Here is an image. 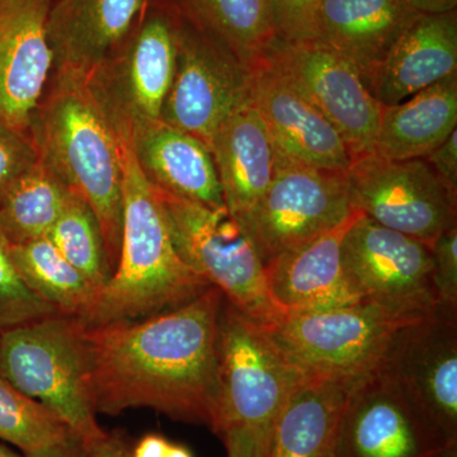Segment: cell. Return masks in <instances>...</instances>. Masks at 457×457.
Segmentation results:
<instances>
[{
  "label": "cell",
  "instance_id": "cell-40",
  "mask_svg": "<svg viewBox=\"0 0 457 457\" xmlns=\"http://www.w3.org/2000/svg\"><path fill=\"white\" fill-rule=\"evenodd\" d=\"M420 13H445L456 9L457 0H407Z\"/></svg>",
  "mask_w": 457,
  "mask_h": 457
},
{
  "label": "cell",
  "instance_id": "cell-10",
  "mask_svg": "<svg viewBox=\"0 0 457 457\" xmlns=\"http://www.w3.org/2000/svg\"><path fill=\"white\" fill-rule=\"evenodd\" d=\"M352 212L347 173L308 167L275 152L269 188L240 227L266 267L336 228Z\"/></svg>",
  "mask_w": 457,
  "mask_h": 457
},
{
  "label": "cell",
  "instance_id": "cell-32",
  "mask_svg": "<svg viewBox=\"0 0 457 457\" xmlns=\"http://www.w3.org/2000/svg\"><path fill=\"white\" fill-rule=\"evenodd\" d=\"M323 0H269L273 29L278 40H317L319 12Z\"/></svg>",
  "mask_w": 457,
  "mask_h": 457
},
{
  "label": "cell",
  "instance_id": "cell-21",
  "mask_svg": "<svg viewBox=\"0 0 457 457\" xmlns=\"http://www.w3.org/2000/svg\"><path fill=\"white\" fill-rule=\"evenodd\" d=\"M457 73V12L420 13L378 68L370 92L384 106Z\"/></svg>",
  "mask_w": 457,
  "mask_h": 457
},
{
  "label": "cell",
  "instance_id": "cell-26",
  "mask_svg": "<svg viewBox=\"0 0 457 457\" xmlns=\"http://www.w3.org/2000/svg\"><path fill=\"white\" fill-rule=\"evenodd\" d=\"M11 253L25 284L59 314L80 317L97 297V288L62 257L49 237L11 245Z\"/></svg>",
  "mask_w": 457,
  "mask_h": 457
},
{
  "label": "cell",
  "instance_id": "cell-27",
  "mask_svg": "<svg viewBox=\"0 0 457 457\" xmlns=\"http://www.w3.org/2000/svg\"><path fill=\"white\" fill-rule=\"evenodd\" d=\"M69 194L62 180L38 159L0 203V231L13 245L47 237Z\"/></svg>",
  "mask_w": 457,
  "mask_h": 457
},
{
  "label": "cell",
  "instance_id": "cell-31",
  "mask_svg": "<svg viewBox=\"0 0 457 457\" xmlns=\"http://www.w3.org/2000/svg\"><path fill=\"white\" fill-rule=\"evenodd\" d=\"M57 314L21 278L12 258L11 243L0 231V332Z\"/></svg>",
  "mask_w": 457,
  "mask_h": 457
},
{
  "label": "cell",
  "instance_id": "cell-22",
  "mask_svg": "<svg viewBox=\"0 0 457 457\" xmlns=\"http://www.w3.org/2000/svg\"><path fill=\"white\" fill-rule=\"evenodd\" d=\"M129 146L154 187L213 209L225 207L212 150L197 137L156 120L141 128Z\"/></svg>",
  "mask_w": 457,
  "mask_h": 457
},
{
  "label": "cell",
  "instance_id": "cell-4",
  "mask_svg": "<svg viewBox=\"0 0 457 457\" xmlns=\"http://www.w3.org/2000/svg\"><path fill=\"white\" fill-rule=\"evenodd\" d=\"M0 378L49 409L84 444L104 431L90 399L84 328L57 314L0 332Z\"/></svg>",
  "mask_w": 457,
  "mask_h": 457
},
{
  "label": "cell",
  "instance_id": "cell-35",
  "mask_svg": "<svg viewBox=\"0 0 457 457\" xmlns=\"http://www.w3.org/2000/svg\"><path fill=\"white\" fill-rule=\"evenodd\" d=\"M272 429L237 426L228 428L219 437L224 442L228 457H267Z\"/></svg>",
  "mask_w": 457,
  "mask_h": 457
},
{
  "label": "cell",
  "instance_id": "cell-12",
  "mask_svg": "<svg viewBox=\"0 0 457 457\" xmlns=\"http://www.w3.org/2000/svg\"><path fill=\"white\" fill-rule=\"evenodd\" d=\"M347 180L352 209L427 245L457 227V200L423 159L372 153L350 165Z\"/></svg>",
  "mask_w": 457,
  "mask_h": 457
},
{
  "label": "cell",
  "instance_id": "cell-3",
  "mask_svg": "<svg viewBox=\"0 0 457 457\" xmlns=\"http://www.w3.org/2000/svg\"><path fill=\"white\" fill-rule=\"evenodd\" d=\"M29 135L42 163L95 212L113 273L121 245L123 147L86 79L51 77Z\"/></svg>",
  "mask_w": 457,
  "mask_h": 457
},
{
  "label": "cell",
  "instance_id": "cell-36",
  "mask_svg": "<svg viewBox=\"0 0 457 457\" xmlns=\"http://www.w3.org/2000/svg\"><path fill=\"white\" fill-rule=\"evenodd\" d=\"M447 192L457 200V129L423 158Z\"/></svg>",
  "mask_w": 457,
  "mask_h": 457
},
{
  "label": "cell",
  "instance_id": "cell-37",
  "mask_svg": "<svg viewBox=\"0 0 457 457\" xmlns=\"http://www.w3.org/2000/svg\"><path fill=\"white\" fill-rule=\"evenodd\" d=\"M84 445L89 457H132L128 442L117 432H104L101 437Z\"/></svg>",
  "mask_w": 457,
  "mask_h": 457
},
{
  "label": "cell",
  "instance_id": "cell-24",
  "mask_svg": "<svg viewBox=\"0 0 457 457\" xmlns=\"http://www.w3.org/2000/svg\"><path fill=\"white\" fill-rule=\"evenodd\" d=\"M354 384L306 378L279 411L267 457H335L339 426Z\"/></svg>",
  "mask_w": 457,
  "mask_h": 457
},
{
  "label": "cell",
  "instance_id": "cell-15",
  "mask_svg": "<svg viewBox=\"0 0 457 457\" xmlns=\"http://www.w3.org/2000/svg\"><path fill=\"white\" fill-rule=\"evenodd\" d=\"M447 445L402 387L372 371L352 386L335 457H429Z\"/></svg>",
  "mask_w": 457,
  "mask_h": 457
},
{
  "label": "cell",
  "instance_id": "cell-39",
  "mask_svg": "<svg viewBox=\"0 0 457 457\" xmlns=\"http://www.w3.org/2000/svg\"><path fill=\"white\" fill-rule=\"evenodd\" d=\"M171 442L158 435L149 433L137 441L134 449H131L132 457H165L170 450Z\"/></svg>",
  "mask_w": 457,
  "mask_h": 457
},
{
  "label": "cell",
  "instance_id": "cell-13",
  "mask_svg": "<svg viewBox=\"0 0 457 457\" xmlns=\"http://www.w3.org/2000/svg\"><path fill=\"white\" fill-rule=\"evenodd\" d=\"M267 57L341 135L351 164L374 153L384 104L361 75L320 40L273 42Z\"/></svg>",
  "mask_w": 457,
  "mask_h": 457
},
{
  "label": "cell",
  "instance_id": "cell-33",
  "mask_svg": "<svg viewBox=\"0 0 457 457\" xmlns=\"http://www.w3.org/2000/svg\"><path fill=\"white\" fill-rule=\"evenodd\" d=\"M37 162L31 137L0 122V203L16 180Z\"/></svg>",
  "mask_w": 457,
  "mask_h": 457
},
{
  "label": "cell",
  "instance_id": "cell-1",
  "mask_svg": "<svg viewBox=\"0 0 457 457\" xmlns=\"http://www.w3.org/2000/svg\"><path fill=\"white\" fill-rule=\"evenodd\" d=\"M224 296L210 286L196 299L154 317L84 328L96 413L149 408L212 428L216 339Z\"/></svg>",
  "mask_w": 457,
  "mask_h": 457
},
{
  "label": "cell",
  "instance_id": "cell-28",
  "mask_svg": "<svg viewBox=\"0 0 457 457\" xmlns=\"http://www.w3.org/2000/svg\"><path fill=\"white\" fill-rule=\"evenodd\" d=\"M251 69L276 41L269 0H176Z\"/></svg>",
  "mask_w": 457,
  "mask_h": 457
},
{
  "label": "cell",
  "instance_id": "cell-30",
  "mask_svg": "<svg viewBox=\"0 0 457 457\" xmlns=\"http://www.w3.org/2000/svg\"><path fill=\"white\" fill-rule=\"evenodd\" d=\"M71 435V429L53 411L0 378V440L26 453Z\"/></svg>",
  "mask_w": 457,
  "mask_h": 457
},
{
  "label": "cell",
  "instance_id": "cell-7",
  "mask_svg": "<svg viewBox=\"0 0 457 457\" xmlns=\"http://www.w3.org/2000/svg\"><path fill=\"white\" fill-rule=\"evenodd\" d=\"M154 189L180 258L225 302L262 327H272L284 314L270 300L257 249L227 207L213 209Z\"/></svg>",
  "mask_w": 457,
  "mask_h": 457
},
{
  "label": "cell",
  "instance_id": "cell-20",
  "mask_svg": "<svg viewBox=\"0 0 457 457\" xmlns=\"http://www.w3.org/2000/svg\"><path fill=\"white\" fill-rule=\"evenodd\" d=\"M418 14L407 0H323L318 40L345 57L370 90L385 57Z\"/></svg>",
  "mask_w": 457,
  "mask_h": 457
},
{
  "label": "cell",
  "instance_id": "cell-23",
  "mask_svg": "<svg viewBox=\"0 0 457 457\" xmlns=\"http://www.w3.org/2000/svg\"><path fill=\"white\" fill-rule=\"evenodd\" d=\"M228 212L242 224L266 194L275 147L252 99L221 123L212 143Z\"/></svg>",
  "mask_w": 457,
  "mask_h": 457
},
{
  "label": "cell",
  "instance_id": "cell-17",
  "mask_svg": "<svg viewBox=\"0 0 457 457\" xmlns=\"http://www.w3.org/2000/svg\"><path fill=\"white\" fill-rule=\"evenodd\" d=\"M53 2L0 0V122L27 134L53 73Z\"/></svg>",
  "mask_w": 457,
  "mask_h": 457
},
{
  "label": "cell",
  "instance_id": "cell-29",
  "mask_svg": "<svg viewBox=\"0 0 457 457\" xmlns=\"http://www.w3.org/2000/svg\"><path fill=\"white\" fill-rule=\"evenodd\" d=\"M47 237L62 257L97 288L98 293L110 281L112 270L101 227L82 196L71 191L64 209Z\"/></svg>",
  "mask_w": 457,
  "mask_h": 457
},
{
  "label": "cell",
  "instance_id": "cell-14",
  "mask_svg": "<svg viewBox=\"0 0 457 457\" xmlns=\"http://www.w3.org/2000/svg\"><path fill=\"white\" fill-rule=\"evenodd\" d=\"M374 371L402 387L446 444H457V308L400 328Z\"/></svg>",
  "mask_w": 457,
  "mask_h": 457
},
{
  "label": "cell",
  "instance_id": "cell-16",
  "mask_svg": "<svg viewBox=\"0 0 457 457\" xmlns=\"http://www.w3.org/2000/svg\"><path fill=\"white\" fill-rule=\"evenodd\" d=\"M251 99L275 152L318 170L345 171L351 161L341 135L267 57L249 69Z\"/></svg>",
  "mask_w": 457,
  "mask_h": 457
},
{
  "label": "cell",
  "instance_id": "cell-38",
  "mask_svg": "<svg viewBox=\"0 0 457 457\" xmlns=\"http://www.w3.org/2000/svg\"><path fill=\"white\" fill-rule=\"evenodd\" d=\"M25 457H89L84 442L71 433L65 440L25 453Z\"/></svg>",
  "mask_w": 457,
  "mask_h": 457
},
{
  "label": "cell",
  "instance_id": "cell-41",
  "mask_svg": "<svg viewBox=\"0 0 457 457\" xmlns=\"http://www.w3.org/2000/svg\"><path fill=\"white\" fill-rule=\"evenodd\" d=\"M165 457H195L194 453L188 447L183 446V445L173 444L171 442L170 450H168L167 456Z\"/></svg>",
  "mask_w": 457,
  "mask_h": 457
},
{
  "label": "cell",
  "instance_id": "cell-19",
  "mask_svg": "<svg viewBox=\"0 0 457 457\" xmlns=\"http://www.w3.org/2000/svg\"><path fill=\"white\" fill-rule=\"evenodd\" d=\"M361 215L353 210L336 228L266 264L270 300L282 314L328 311L360 302L343 275L342 243Z\"/></svg>",
  "mask_w": 457,
  "mask_h": 457
},
{
  "label": "cell",
  "instance_id": "cell-6",
  "mask_svg": "<svg viewBox=\"0 0 457 457\" xmlns=\"http://www.w3.org/2000/svg\"><path fill=\"white\" fill-rule=\"evenodd\" d=\"M212 431L237 426L272 429L291 394L309 378L287 359L270 330L222 302L216 339Z\"/></svg>",
  "mask_w": 457,
  "mask_h": 457
},
{
  "label": "cell",
  "instance_id": "cell-2",
  "mask_svg": "<svg viewBox=\"0 0 457 457\" xmlns=\"http://www.w3.org/2000/svg\"><path fill=\"white\" fill-rule=\"evenodd\" d=\"M209 287L180 258L154 187L131 147H123L119 260L95 302L75 319L83 328L143 320L179 308Z\"/></svg>",
  "mask_w": 457,
  "mask_h": 457
},
{
  "label": "cell",
  "instance_id": "cell-5",
  "mask_svg": "<svg viewBox=\"0 0 457 457\" xmlns=\"http://www.w3.org/2000/svg\"><path fill=\"white\" fill-rule=\"evenodd\" d=\"M179 8L174 0H150L130 38L96 66L86 86L121 146L147 123L161 120L173 82Z\"/></svg>",
  "mask_w": 457,
  "mask_h": 457
},
{
  "label": "cell",
  "instance_id": "cell-43",
  "mask_svg": "<svg viewBox=\"0 0 457 457\" xmlns=\"http://www.w3.org/2000/svg\"><path fill=\"white\" fill-rule=\"evenodd\" d=\"M0 457H25L21 456L20 453H17L16 451L9 449V447L3 445L0 442Z\"/></svg>",
  "mask_w": 457,
  "mask_h": 457
},
{
  "label": "cell",
  "instance_id": "cell-42",
  "mask_svg": "<svg viewBox=\"0 0 457 457\" xmlns=\"http://www.w3.org/2000/svg\"><path fill=\"white\" fill-rule=\"evenodd\" d=\"M429 457H457V444L447 445Z\"/></svg>",
  "mask_w": 457,
  "mask_h": 457
},
{
  "label": "cell",
  "instance_id": "cell-18",
  "mask_svg": "<svg viewBox=\"0 0 457 457\" xmlns=\"http://www.w3.org/2000/svg\"><path fill=\"white\" fill-rule=\"evenodd\" d=\"M150 0H54L46 32L51 77L87 75L130 38Z\"/></svg>",
  "mask_w": 457,
  "mask_h": 457
},
{
  "label": "cell",
  "instance_id": "cell-11",
  "mask_svg": "<svg viewBox=\"0 0 457 457\" xmlns=\"http://www.w3.org/2000/svg\"><path fill=\"white\" fill-rule=\"evenodd\" d=\"M345 282L360 302L409 319L441 306L429 245L361 215L342 243Z\"/></svg>",
  "mask_w": 457,
  "mask_h": 457
},
{
  "label": "cell",
  "instance_id": "cell-9",
  "mask_svg": "<svg viewBox=\"0 0 457 457\" xmlns=\"http://www.w3.org/2000/svg\"><path fill=\"white\" fill-rule=\"evenodd\" d=\"M176 4V69L161 120L212 147L221 123L251 99L249 69L215 33Z\"/></svg>",
  "mask_w": 457,
  "mask_h": 457
},
{
  "label": "cell",
  "instance_id": "cell-8",
  "mask_svg": "<svg viewBox=\"0 0 457 457\" xmlns=\"http://www.w3.org/2000/svg\"><path fill=\"white\" fill-rule=\"evenodd\" d=\"M416 320L359 302L284 314L267 329L303 375L354 384L374 371L400 328Z\"/></svg>",
  "mask_w": 457,
  "mask_h": 457
},
{
  "label": "cell",
  "instance_id": "cell-25",
  "mask_svg": "<svg viewBox=\"0 0 457 457\" xmlns=\"http://www.w3.org/2000/svg\"><path fill=\"white\" fill-rule=\"evenodd\" d=\"M457 129V73L405 101L384 106L374 154L387 161L423 159Z\"/></svg>",
  "mask_w": 457,
  "mask_h": 457
},
{
  "label": "cell",
  "instance_id": "cell-34",
  "mask_svg": "<svg viewBox=\"0 0 457 457\" xmlns=\"http://www.w3.org/2000/svg\"><path fill=\"white\" fill-rule=\"evenodd\" d=\"M429 249L438 299L444 305L457 308V227L441 234Z\"/></svg>",
  "mask_w": 457,
  "mask_h": 457
}]
</instances>
